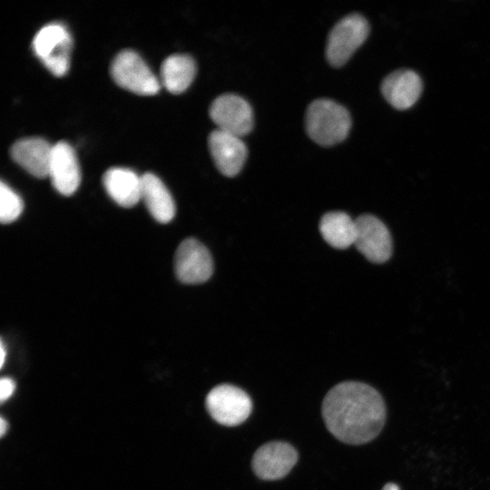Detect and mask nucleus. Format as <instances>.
I'll return each instance as SVG.
<instances>
[{
  "label": "nucleus",
  "instance_id": "23",
  "mask_svg": "<svg viewBox=\"0 0 490 490\" xmlns=\"http://www.w3.org/2000/svg\"><path fill=\"white\" fill-rule=\"evenodd\" d=\"M382 490H400L398 485L394 483H387L384 485Z\"/></svg>",
  "mask_w": 490,
  "mask_h": 490
},
{
  "label": "nucleus",
  "instance_id": "14",
  "mask_svg": "<svg viewBox=\"0 0 490 490\" xmlns=\"http://www.w3.org/2000/svg\"><path fill=\"white\" fill-rule=\"evenodd\" d=\"M53 145L40 137L16 141L10 149L12 159L34 177L48 176Z\"/></svg>",
  "mask_w": 490,
  "mask_h": 490
},
{
  "label": "nucleus",
  "instance_id": "15",
  "mask_svg": "<svg viewBox=\"0 0 490 490\" xmlns=\"http://www.w3.org/2000/svg\"><path fill=\"white\" fill-rule=\"evenodd\" d=\"M108 195L120 206L131 208L141 200L142 176L125 168H111L103 176Z\"/></svg>",
  "mask_w": 490,
  "mask_h": 490
},
{
  "label": "nucleus",
  "instance_id": "11",
  "mask_svg": "<svg viewBox=\"0 0 490 490\" xmlns=\"http://www.w3.org/2000/svg\"><path fill=\"white\" fill-rule=\"evenodd\" d=\"M48 176L54 189L63 195H72L81 181L80 167L74 149L61 141L53 145Z\"/></svg>",
  "mask_w": 490,
  "mask_h": 490
},
{
  "label": "nucleus",
  "instance_id": "13",
  "mask_svg": "<svg viewBox=\"0 0 490 490\" xmlns=\"http://www.w3.org/2000/svg\"><path fill=\"white\" fill-rule=\"evenodd\" d=\"M422 90L420 76L408 69H400L389 74L381 83L384 98L398 110L412 107L419 99Z\"/></svg>",
  "mask_w": 490,
  "mask_h": 490
},
{
  "label": "nucleus",
  "instance_id": "9",
  "mask_svg": "<svg viewBox=\"0 0 490 490\" xmlns=\"http://www.w3.org/2000/svg\"><path fill=\"white\" fill-rule=\"evenodd\" d=\"M298 461V453L289 444L273 441L262 445L253 455L251 466L263 480H278L286 476Z\"/></svg>",
  "mask_w": 490,
  "mask_h": 490
},
{
  "label": "nucleus",
  "instance_id": "20",
  "mask_svg": "<svg viewBox=\"0 0 490 490\" xmlns=\"http://www.w3.org/2000/svg\"><path fill=\"white\" fill-rule=\"evenodd\" d=\"M15 388V384L13 379L9 377H2L0 381V399L1 402L8 399Z\"/></svg>",
  "mask_w": 490,
  "mask_h": 490
},
{
  "label": "nucleus",
  "instance_id": "1",
  "mask_svg": "<svg viewBox=\"0 0 490 490\" xmlns=\"http://www.w3.org/2000/svg\"><path fill=\"white\" fill-rule=\"evenodd\" d=\"M321 410L328 430L338 440L350 445L373 440L386 419L381 395L372 387L357 381L333 387L325 396Z\"/></svg>",
  "mask_w": 490,
  "mask_h": 490
},
{
  "label": "nucleus",
  "instance_id": "16",
  "mask_svg": "<svg viewBox=\"0 0 490 490\" xmlns=\"http://www.w3.org/2000/svg\"><path fill=\"white\" fill-rule=\"evenodd\" d=\"M141 200L158 222L168 223L173 219L174 201L166 186L155 174L147 172L142 176Z\"/></svg>",
  "mask_w": 490,
  "mask_h": 490
},
{
  "label": "nucleus",
  "instance_id": "22",
  "mask_svg": "<svg viewBox=\"0 0 490 490\" xmlns=\"http://www.w3.org/2000/svg\"><path fill=\"white\" fill-rule=\"evenodd\" d=\"M6 430H7V423L2 417L1 420H0V434H1V436H4L5 433L6 432Z\"/></svg>",
  "mask_w": 490,
  "mask_h": 490
},
{
  "label": "nucleus",
  "instance_id": "5",
  "mask_svg": "<svg viewBox=\"0 0 490 490\" xmlns=\"http://www.w3.org/2000/svg\"><path fill=\"white\" fill-rule=\"evenodd\" d=\"M111 76L120 87L139 95H153L160 90L157 77L132 50L121 51L111 64Z\"/></svg>",
  "mask_w": 490,
  "mask_h": 490
},
{
  "label": "nucleus",
  "instance_id": "7",
  "mask_svg": "<svg viewBox=\"0 0 490 490\" xmlns=\"http://www.w3.org/2000/svg\"><path fill=\"white\" fill-rule=\"evenodd\" d=\"M210 116L219 130L240 138L253 126L250 105L236 94L226 93L217 97L211 104Z\"/></svg>",
  "mask_w": 490,
  "mask_h": 490
},
{
  "label": "nucleus",
  "instance_id": "18",
  "mask_svg": "<svg viewBox=\"0 0 490 490\" xmlns=\"http://www.w3.org/2000/svg\"><path fill=\"white\" fill-rule=\"evenodd\" d=\"M319 230L330 246L347 249L354 245L356 240V220L342 211L328 212L320 220Z\"/></svg>",
  "mask_w": 490,
  "mask_h": 490
},
{
  "label": "nucleus",
  "instance_id": "4",
  "mask_svg": "<svg viewBox=\"0 0 490 490\" xmlns=\"http://www.w3.org/2000/svg\"><path fill=\"white\" fill-rule=\"evenodd\" d=\"M369 34L367 19L359 14H351L332 28L328 34L326 56L332 66L345 64Z\"/></svg>",
  "mask_w": 490,
  "mask_h": 490
},
{
  "label": "nucleus",
  "instance_id": "8",
  "mask_svg": "<svg viewBox=\"0 0 490 490\" xmlns=\"http://www.w3.org/2000/svg\"><path fill=\"white\" fill-rule=\"evenodd\" d=\"M174 269L180 281L199 284L211 278L213 262L210 251L201 242L188 238L181 242L176 250Z\"/></svg>",
  "mask_w": 490,
  "mask_h": 490
},
{
  "label": "nucleus",
  "instance_id": "3",
  "mask_svg": "<svg viewBox=\"0 0 490 490\" xmlns=\"http://www.w3.org/2000/svg\"><path fill=\"white\" fill-rule=\"evenodd\" d=\"M34 54L55 76L64 75L70 66L73 41L68 30L59 23L42 27L33 40Z\"/></svg>",
  "mask_w": 490,
  "mask_h": 490
},
{
  "label": "nucleus",
  "instance_id": "6",
  "mask_svg": "<svg viewBox=\"0 0 490 490\" xmlns=\"http://www.w3.org/2000/svg\"><path fill=\"white\" fill-rule=\"evenodd\" d=\"M205 404L211 416L216 422L228 426L243 423L252 408L249 395L230 384L213 387L207 395Z\"/></svg>",
  "mask_w": 490,
  "mask_h": 490
},
{
  "label": "nucleus",
  "instance_id": "10",
  "mask_svg": "<svg viewBox=\"0 0 490 490\" xmlns=\"http://www.w3.org/2000/svg\"><path fill=\"white\" fill-rule=\"evenodd\" d=\"M357 235L354 245L370 261H387L392 251L387 228L377 218L364 214L356 219Z\"/></svg>",
  "mask_w": 490,
  "mask_h": 490
},
{
  "label": "nucleus",
  "instance_id": "12",
  "mask_svg": "<svg viewBox=\"0 0 490 490\" xmlns=\"http://www.w3.org/2000/svg\"><path fill=\"white\" fill-rule=\"evenodd\" d=\"M208 142L217 169L228 177L237 175L247 157V148L240 137L216 129L210 134Z\"/></svg>",
  "mask_w": 490,
  "mask_h": 490
},
{
  "label": "nucleus",
  "instance_id": "17",
  "mask_svg": "<svg viewBox=\"0 0 490 490\" xmlns=\"http://www.w3.org/2000/svg\"><path fill=\"white\" fill-rule=\"evenodd\" d=\"M195 74V62L187 54L170 55L161 66L162 83L173 94H179L187 90L192 83Z\"/></svg>",
  "mask_w": 490,
  "mask_h": 490
},
{
  "label": "nucleus",
  "instance_id": "19",
  "mask_svg": "<svg viewBox=\"0 0 490 490\" xmlns=\"http://www.w3.org/2000/svg\"><path fill=\"white\" fill-rule=\"evenodd\" d=\"M23 201L7 184H0V220L2 223L15 221L23 211Z\"/></svg>",
  "mask_w": 490,
  "mask_h": 490
},
{
  "label": "nucleus",
  "instance_id": "2",
  "mask_svg": "<svg viewBox=\"0 0 490 490\" xmlns=\"http://www.w3.org/2000/svg\"><path fill=\"white\" fill-rule=\"evenodd\" d=\"M305 121L310 139L322 146H331L342 142L351 127V119L347 109L328 99L312 102L308 107Z\"/></svg>",
  "mask_w": 490,
  "mask_h": 490
},
{
  "label": "nucleus",
  "instance_id": "21",
  "mask_svg": "<svg viewBox=\"0 0 490 490\" xmlns=\"http://www.w3.org/2000/svg\"><path fill=\"white\" fill-rule=\"evenodd\" d=\"M0 350H1L0 366H1V368H2L3 365H4V363H5V346H4L3 340H1Z\"/></svg>",
  "mask_w": 490,
  "mask_h": 490
}]
</instances>
